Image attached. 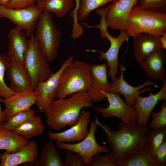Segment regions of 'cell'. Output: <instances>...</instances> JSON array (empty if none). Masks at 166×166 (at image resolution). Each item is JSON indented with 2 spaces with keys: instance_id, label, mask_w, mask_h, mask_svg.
I'll list each match as a JSON object with an SVG mask.
<instances>
[{
  "instance_id": "4316f807",
  "label": "cell",
  "mask_w": 166,
  "mask_h": 166,
  "mask_svg": "<svg viewBox=\"0 0 166 166\" xmlns=\"http://www.w3.org/2000/svg\"><path fill=\"white\" fill-rule=\"evenodd\" d=\"M44 128L45 125L41 118L39 116H37L33 120L11 131L28 139L41 135L44 131Z\"/></svg>"
},
{
  "instance_id": "1f68e13d",
  "label": "cell",
  "mask_w": 166,
  "mask_h": 166,
  "mask_svg": "<svg viewBox=\"0 0 166 166\" xmlns=\"http://www.w3.org/2000/svg\"><path fill=\"white\" fill-rule=\"evenodd\" d=\"M151 115L152 120L148 125L149 129L166 128V103L161 104L160 110L157 112H152Z\"/></svg>"
},
{
  "instance_id": "2e32d148",
  "label": "cell",
  "mask_w": 166,
  "mask_h": 166,
  "mask_svg": "<svg viewBox=\"0 0 166 166\" xmlns=\"http://www.w3.org/2000/svg\"><path fill=\"white\" fill-rule=\"evenodd\" d=\"M163 83L160 90L156 94L150 93L147 97L140 95L135 100L133 107L137 112L138 124L148 125L150 115L155 107L159 102L166 101V82Z\"/></svg>"
},
{
  "instance_id": "f35d334b",
  "label": "cell",
  "mask_w": 166,
  "mask_h": 166,
  "mask_svg": "<svg viewBox=\"0 0 166 166\" xmlns=\"http://www.w3.org/2000/svg\"><path fill=\"white\" fill-rule=\"evenodd\" d=\"M0 96V126L5 122V120L3 113V110H2L1 103H2L3 99Z\"/></svg>"
},
{
  "instance_id": "9c48e42d",
  "label": "cell",
  "mask_w": 166,
  "mask_h": 166,
  "mask_svg": "<svg viewBox=\"0 0 166 166\" xmlns=\"http://www.w3.org/2000/svg\"><path fill=\"white\" fill-rule=\"evenodd\" d=\"M98 126L95 121H92L90 123L89 133L83 140L71 144L65 142L55 143L56 146L59 149L70 150L78 153L83 158L86 164L88 165L91 159L94 156L100 153L109 152L107 146L101 145L96 141L95 132Z\"/></svg>"
},
{
  "instance_id": "277c9868",
  "label": "cell",
  "mask_w": 166,
  "mask_h": 166,
  "mask_svg": "<svg viewBox=\"0 0 166 166\" xmlns=\"http://www.w3.org/2000/svg\"><path fill=\"white\" fill-rule=\"evenodd\" d=\"M90 65L77 60L65 68L60 75L56 97L64 98L74 93L87 91L92 83Z\"/></svg>"
},
{
  "instance_id": "ab89813d",
  "label": "cell",
  "mask_w": 166,
  "mask_h": 166,
  "mask_svg": "<svg viewBox=\"0 0 166 166\" xmlns=\"http://www.w3.org/2000/svg\"><path fill=\"white\" fill-rule=\"evenodd\" d=\"M160 40L162 48L165 50L166 49V33L160 37Z\"/></svg>"
},
{
  "instance_id": "52a82bcc",
  "label": "cell",
  "mask_w": 166,
  "mask_h": 166,
  "mask_svg": "<svg viewBox=\"0 0 166 166\" xmlns=\"http://www.w3.org/2000/svg\"><path fill=\"white\" fill-rule=\"evenodd\" d=\"M108 26L105 23H102L98 26L100 30V33L102 38H107L109 42L110 46L107 51L92 50V52H98L100 53L97 58L101 60H105L108 67L109 68L107 72L108 76L111 81L117 76L119 66L118 55L120 48L124 42L128 41L129 35L125 30H120L119 35L116 37H113L109 33Z\"/></svg>"
},
{
  "instance_id": "ac0fdd59",
  "label": "cell",
  "mask_w": 166,
  "mask_h": 166,
  "mask_svg": "<svg viewBox=\"0 0 166 166\" xmlns=\"http://www.w3.org/2000/svg\"><path fill=\"white\" fill-rule=\"evenodd\" d=\"M5 108L3 110L5 122L17 114L30 109L36 104L34 91L30 90L22 93H15L3 99Z\"/></svg>"
},
{
  "instance_id": "d590c367",
  "label": "cell",
  "mask_w": 166,
  "mask_h": 166,
  "mask_svg": "<svg viewBox=\"0 0 166 166\" xmlns=\"http://www.w3.org/2000/svg\"><path fill=\"white\" fill-rule=\"evenodd\" d=\"M154 158L158 166L166 165V139L158 148Z\"/></svg>"
},
{
  "instance_id": "d6a6232c",
  "label": "cell",
  "mask_w": 166,
  "mask_h": 166,
  "mask_svg": "<svg viewBox=\"0 0 166 166\" xmlns=\"http://www.w3.org/2000/svg\"><path fill=\"white\" fill-rule=\"evenodd\" d=\"M137 3L147 10L166 14V0H138Z\"/></svg>"
},
{
  "instance_id": "5bb4252c",
  "label": "cell",
  "mask_w": 166,
  "mask_h": 166,
  "mask_svg": "<svg viewBox=\"0 0 166 166\" xmlns=\"http://www.w3.org/2000/svg\"><path fill=\"white\" fill-rule=\"evenodd\" d=\"M90 116L89 111L82 109L79 121L76 124L61 132H49V138L50 140L55 141V143H74L80 142L85 138L89 133L88 127Z\"/></svg>"
},
{
  "instance_id": "e575fe53",
  "label": "cell",
  "mask_w": 166,
  "mask_h": 166,
  "mask_svg": "<svg viewBox=\"0 0 166 166\" xmlns=\"http://www.w3.org/2000/svg\"><path fill=\"white\" fill-rule=\"evenodd\" d=\"M65 166H84L86 165L82 157L77 152L69 149H65Z\"/></svg>"
},
{
  "instance_id": "7a4b0ae2",
  "label": "cell",
  "mask_w": 166,
  "mask_h": 166,
  "mask_svg": "<svg viewBox=\"0 0 166 166\" xmlns=\"http://www.w3.org/2000/svg\"><path fill=\"white\" fill-rule=\"evenodd\" d=\"M93 106L86 91L74 93L69 98L55 99L44 112L46 123L51 128L57 131L67 126H72L78 121L83 108Z\"/></svg>"
},
{
  "instance_id": "484cf974",
  "label": "cell",
  "mask_w": 166,
  "mask_h": 166,
  "mask_svg": "<svg viewBox=\"0 0 166 166\" xmlns=\"http://www.w3.org/2000/svg\"><path fill=\"white\" fill-rule=\"evenodd\" d=\"M117 166H158L147 144L128 159L117 163Z\"/></svg>"
},
{
  "instance_id": "60d3db41",
  "label": "cell",
  "mask_w": 166,
  "mask_h": 166,
  "mask_svg": "<svg viewBox=\"0 0 166 166\" xmlns=\"http://www.w3.org/2000/svg\"><path fill=\"white\" fill-rule=\"evenodd\" d=\"M10 0H0V5L6 7Z\"/></svg>"
},
{
  "instance_id": "83f0119b",
  "label": "cell",
  "mask_w": 166,
  "mask_h": 166,
  "mask_svg": "<svg viewBox=\"0 0 166 166\" xmlns=\"http://www.w3.org/2000/svg\"><path fill=\"white\" fill-rule=\"evenodd\" d=\"M115 0H80L77 10V18L78 21L86 20L93 10L98 9L110 2Z\"/></svg>"
},
{
  "instance_id": "44dd1931",
  "label": "cell",
  "mask_w": 166,
  "mask_h": 166,
  "mask_svg": "<svg viewBox=\"0 0 166 166\" xmlns=\"http://www.w3.org/2000/svg\"><path fill=\"white\" fill-rule=\"evenodd\" d=\"M166 58L165 50L159 49L144 58L139 64L142 70L151 79L166 82L164 63Z\"/></svg>"
},
{
  "instance_id": "f1b7e54d",
  "label": "cell",
  "mask_w": 166,
  "mask_h": 166,
  "mask_svg": "<svg viewBox=\"0 0 166 166\" xmlns=\"http://www.w3.org/2000/svg\"><path fill=\"white\" fill-rule=\"evenodd\" d=\"M36 115L34 109L26 110L19 113L0 126V128L12 131L23 124L35 119Z\"/></svg>"
},
{
  "instance_id": "74e56055",
  "label": "cell",
  "mask_w": 166,
  "mask_h": 166,
  "mask_svg": "<svg viewBox=\"0 0 166 166\" xmlns=\"http://www.w3.org/2000/svg\"><path fill=\"white\" fill-rule=\"evenodd\" d=\"M76 5L75 8L70 12V16L72 18L73 23H77L78 21L77 18V10L79 6L80 0H75Z\"/></svg>"
},
{
  "instance_id": "836d02e7",
  "label": "cell",
  "mask_w": 166,
  "mask_h": 166,
  "mask_svg": "<svg viewBox=\"0 0 166 166\" xmlns=\"http://www.w3.org/2000/svg\"><path fill=\"white\" fill-rule=\"evenodd\" d=\"M117 162L111 152L105 155L93 157L88 165L89 166H117Z\"/></svg>"
},
{
  "instance_id": "4dcf8cb0",
  "label": "cell",
  "mask_w": 166,
  "mask_h": 166,
  "mask_svg": "<svg viewBox=\"0 0 166 166\" xmlns=\"http://www.w3.org/2000/svg\"><path fill=\"white\" fill-rule=\"evenodd\" d=\"M10 63L7 54L0 53V96L4 99L14 94L6 84L4 80L5 72Z\"/></svg>"
},
{
  "instance_id": "5b68a950",
  "label": "cell",
  "mask_w": 166,
  "mask_h": 166,
  "mask_svg": "<svg viewBox=\"0 0 166 166\" xmlns=\"http://www.w3.org/2000/svg\"><path fill=\"white\" fill-rule=\"evenodd\" d=\"M35 30L34 35L41 49L49 63L53 61L57 56L62 34L54 22L53 14L43 11Z\"/></svg>"
},
{
  "instance_id": "8d00e7d4",
  "label": "cell",
  "mask_w": 166,
  "mask_h": 166,
  "mask_svg": "<svg viewBox=\"0 0 166 166\" xmlns=\"http://www.w3.org/2000/svg\"><path fill=\"white\" fill-rule=\"evenodd\" d=\"M37 0H10L6 7L10 9H20L35 4Z\"/></svg>"
},
{
  "instance_id": "d6986e66",
  "label": "cell",
  "mask_w": 166,
  "mask_h": 166,
  "mask_svg": "<svg viewBox=\"0 0 166 166\" xmlns=\"http://www.w3.org/2000/svg\"><path fill=\"white\" fill-rule=\"evenodd\" d=\"M38 157V148L37 142L32 140L13 153L6 151L0 154V166H16L32 163Z\"/></svg>"
},
{
  "instance_id": "3957f363",
  "label": "cell",
  "mask_w": 166,
  "mask_h": 166,
  "mask_svg": "<svg viewBox=\"0 0 166 166\" xmlns=\"http://www.w3.org/2000/svg\"><path fill=\"white\" fill-rule=\"evenodd\" d=\"M125 30L132 38L142 33L160 37L166 33V14L147 10L136 4L130 13Z\"/></svg>"
},
{
  "instance_id": "ffe728a7",
  "label": "cell",
  "mask_w": 166,
  "mask_h": 166,
  "mask_svg": "<svg viewBox=\"0 0 166 166\" xmlns=\"http://www.w3.org/2000/svg\"><path fill=\"white\" fill-rule=\"evenodd\" d=\"M132 38L134 59L138 63L150 54L163 49L160 37L142 33Z\"/></svg>"
},
{
  "instance_id": "b9f144b4",
  "label": "cell",
  "mask_w": 166,
  "mask_h": 166,
  "mask_svg": "<svg viewBox=\"0 0 166 166\" xmlns=\"http://www.w3.org/2000/svg\"><path fill=\"white\" fill-rule=\"evenodd\" d=\"M40 0H37V2H38L39 1H40Z\"/></svg>"
},
{
  "instance_id": "603a6c76",
  "label": "cell",
  "mask_w": 166,
  "mask_h": 166,
  "mask_svg": "<svg viewBox=\"0 0 166 166\" xmlns=\"http://www.w3.org/2000/svg\"><path fill=\"white\" fill-rule=\"evenodd\" d=\"M28 165L36 166H65L64 161L60 156L53 143L51 141L47 142L43 145L37 160Z\"/></svg>"
},
{
  "instance_id": "cb8c5ba5",
  "label": "cell",
  "mask_w": 166,
  "mask_h": 166,
  "mask_svg": "<svg viewBox=\"0 0 166 166\" xmlns=\"http://www.w3.org/2000/svg\"><path fill=\"white\" fill-rule=\"evenodd\" d=\"M29 142L27 139L12 131L0 128V150L13 153Z\"/></svg>"
},
{
  "instance_id": "9a60e30c",
  "label": "cell",
  "mask_w": 166,
  "mask_h": 166,
  "mask_svg": "<svg viewBox=\"0 0 166 166\" xmlns=\"http://www.w3.org/2000/svg\"><path fill=\"white\" fill-rule=\"evenodd\" d=\"M108 68L106 62L90 65L92 83L86 91L92 102L102 101L106 99L102 92H110V83L107 79Z\"/></svg>"
},
{
  "instance_id": "8fae6325",
  "label": "cell",
  "mask_w": 166,
  "mask_h": 166,
  "mask_svg": "<svg viewBox=\"0 0 166 166\" xmlns=\"http://www.w3.org/2000/svg\"><path fill=\"white\" fill-rule=\"evenodd\" d=\"M73 57H69L63 61L60 68L52 73L46 80L41 82L34 90L36 97V104L39 111L44 112L49 105L56 97L59 78L62 71L73 61Z\"/></svg>"
},
{
  "instance_id": "4fadbf2b",
  "label": "cell",
  "mask_w": 166,
  "mask_h": 166,
  "mask_svg": "<svg viewBox=\"0 0 166 166\" xmlns=\"http://www.w3.org/2000/svg\"><path fill=\"white\" fill-rule=\"evenodd\" d=\"M138 0H115L109 5L105 15V21L112 30H125L129 15Z\"/></svg>"
},
{
  "instance_id": "ba28073f",
  "label": "cell",
  "mask_w": 166,
  "mask_h": 166,
  "mask_svg": "<svg viewBox=\"0 0 166 166\" xmlns=\"http://www.w3.org/2000/svg\"><path fill=\"white\" fill-rule=\"evenodd\" d=\"M43 11L35 4L20 9H10L0 5V18L8 19L16 28L24 31L27 37L30 38L33 34Z\"/></svg>"
},
{
  "instance_id": "f546056e",
  "label": "cell",
  "mask_w": 166,
  "mask_h": 166,
  "mask_svg": "<svg viewBox=\"0 0 166 166\" xmlns=\"http://www.w3.org/2000/svg\"><path fill=\"white\" fill-rule=\"evenodd\" d=\"M166 139V128L151 129L149 131L146 144L152 156L154 158L159 147Z\"/></svg>"
},
{
  "instance_id": "8992f818",
  "label": "cell",
  "mask_w": 166,
  "mask_h": 166,
  "mask_svg": "<svg viewBox=\"0 0 166 166\" xmlns=\"http://www.w3.org/2000/svg\"><path fill=\"white\" fill-rule=\"evenodd\" d=\"M29 40L24 67L31 81L32 90L34 91L39 83L48 79L53 73L49 63L41 49L34 35L30 37Z\"/></svg>"
},
{
  "instance_id": "7402d4cb",
  "label": "cell",
  "mask_w": 166,
  "mask_h": 166,
  "mask_svg": "<svg viewBox=\"0 0 166 166\" xmlns=\"http://www.w3.org/2000/svg\"><path fill=\"white\" fill-rule=\"evenodd\" d=\"M7 73L9 87L14 94L32 90L31 81L24 66L10 62Z\"/></svg>"
},
{
  "instance_id": "e0dca14e",
  "label": "cell",
  "mask_w": 166,
  "mask_h": 166,
  "mask_svg": "<svg viewBox=\"0 0 166 166\" xmlns=\"http://www.w3.org/2000/svg\"><path fill=\"white\" fill-rule=\"evenodd\" d=\"M27 37L22 30L16 28L9 31L7 54L10 62L24 66L25 56L29 45Z\"/></svg>"
},
{
  "instance_id": "6da1fadb",
  "label": "cell",
  "mask_w": 166,
  "mask_h": 166,
  "mask_svg": "<svg viewBox=\"0 0 166 166\" xmlns=\"http://www.w3.org/2000/svg\"><path fill=\"white\" fill-rule=\"evenodd\" d=\"M95 119V122L105 132L112 149L111 153L117 163L130 157L146 143L149 129L148 125L121 122L117 129L113 131L108 126L100 123L97 117Z\"/></svg>"
},
{
  "instance_id": "30bf717a",
  "label": "cell",
  "mask_w": 166,
  "mask_h": 166,
  "mask_svg": "<svg viewBox=\"0 0 166 166\" xmlns=\"http://www.w3.org/2000/svg\"><path fill=\"white\" fill-rule=\"evenodd\" d=\"M109 103L108 106L101 108L94 106L95 110L105 119L114 117L120 119L125 123H136L137 114L135 109L128 105L122 99L119 93L111 92H102Z\"/></svg>"
},
{
  "instance_id": "d4e9b609",
  "label": "cell",
  "mask_w": 166,
  "mask_h": 166,
  "mask_svg": "<svg viewBox=\"0 0 166 166\" xmlns=\"http://www.w3.org/2000/svg\"><path fill=\"white\" fill-rule=\"evenodd\" d=\"M37 3L43 11H48L60 18H63L74 6L73 0H40Z\"/></svg>"
},
{
  "instance_id": "7c38bea8",
  "label": "cell",
  "mask_w": 166,
  "mask_h": 166,
  "mask_svg": "<svg viewBox=\"0 0 166 166\" xmlns=\"http://www.w3.org/2000/svg\"><path fill=\"white\" fill-rule=\"evenodd\" d=\"M124 59L122 64L119 65L120 73L119 76L116 77L110 83V92L123 95L125 98L126 102L129 106L133 107L134 102L140 94L145 92L153 91L154 89L151 88H145L149 86H152L156 88L160 87L156 83L150 81L145 80L144 82L137 86H133L129 84L124 80V72L125 68L124 65Z\"/></svg>"
}]
</instances>
